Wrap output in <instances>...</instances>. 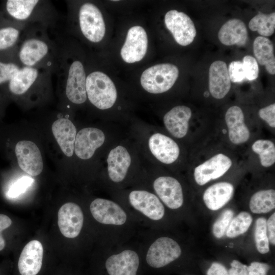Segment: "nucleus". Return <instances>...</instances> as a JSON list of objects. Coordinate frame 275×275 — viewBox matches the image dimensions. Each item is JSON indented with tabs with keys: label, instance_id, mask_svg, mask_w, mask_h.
<instances>
[{
	"label": "nucleus",
	"instance_id": "obj_12",
	"mask_svg": "<svg viewBox=\"0 0 275 275\" xmlns=\"http://www.w3.org/2000/svg\"><path fill=\"white\" fill-rule=\"evenodd\" d=\"M181 249L178 243L172 238L162 237L156 239L150 246L146 261L151 267L160 268L178 258Z\"/></svg>",
	"mask_w": 275,
	"mask_h": 275
},
{
	"label": "nucleus",
	"instance_id": "obj_42",
	"mask_svg": "<svg viewBox=\"0 0 275 275\" xmlns=\"http://www.w3.org/2000/svg\"><path fill=\"white\" fill-rule=\"evenodd\" d=\"M230 265L228 271L229 275H248L247 265L236 260H233Z\"/></svg>",
	"mask_w": 275,
	"mask_h": 275
},
{
	"label": "nucleus",
	"instance_id": "obj_1",
	"mask_svg": "<svg viewBox=\"0 0 275 275\" xmlns=\"http://www.w3.org/2000/svg\"><path fill=\"white\" fill-rule=\"evenodd\" d=\"M58 46L57 67L54 74L57 84L67 100L74 104H81L87 99V74L83 63L75 57L69 37L63 28L50 31Z\"/></svg>",
	"mask_w": 275,
	"mask_h": 275
},
{
	"label": "nucleus",
	"instance_id": "obj_46",
	"mask_svg": "<svg viewBox=\"0 0 275 275\" xmlns=\"http://www.w3.org/2000/svg\"><path fill=\"white\" fill-rule=\"evenodd\" d=\"M5 246V241L2 233H0V251L4 249Z\"/></svg>",
	"mask_w": 275,
	"mask_h": 275
},
{
	"label": "nucleus",
	"instance_id": "obj_15",
	"mask_svg": "<svg viewBox=\"0 0 275 275\" xmlns=\"http://www.w3.org/2000/svg\"><path fill=\"white\" fill-rule=\"evenodd\" d=\"M193 113L190 107L177 105L168 111L163 116V122L167 131L177 139L185 138L188 135Z\"/></svg>",
	"mask_w": 275,
	"mask_h": 275
},
{
	"label": "nucleus",
	"instance_id": "obj_22",
	"mask_svg": "<svg viewBox=\"0 0 275 275\" xmlns=\"http://www.w3.org/2000/svg\"><path fill=\"white\" fill-rule=\"evenodd\" d=\"M231 87L226 63L220 60L211 63L209 69V94L216 99H222L228 94Z\"/></svg>",
	"mask_w": 275,
	"mask_h": 275
},
{
	"label": "nucleus",
	"instance_id": "obj_18",
	"mask_svg": "<svg viewBox=\"0 0 275 275\" xmlns=\"http://www.w3.org/2000/svg\"><path fill=\"white\" fill-rule=\"evenodd\" d=\"M105 140V134L101 129L95 127L82 128L76 133L74 152L78 158L89 159L104 144Z\"/></svg>",
	"mask_w": 275,
	"mask_h": 275
},
{
	"label": "nucleus",
	"instance_id": "obj_40",
	"mask_svg": "<svg viewBox=\"0 0 275 275\" xmlns=\"http://www.w3.org/2000/svg\"><path fill=\"white\" fill-rule=\"evenodd\" d=\"M260 118L272 129L275 128V103H273L260 108L258 112Z\"/></svg>",
	"mask_w": 275,
	"mask_h": 275
},
{
	"label": "nucleus",
	"instance_id": "obj_23",
	"mask_svg": "<svg viewBox=\"0 0 275 275\" xmlns=\"http://www.w3.org/2000/svg\"><path fill=\"white\" fill-rule=\"evenodd\" d=\"M106 162L109 178L118 183L125 179L131 165V157L124 146L118 145L109 152Z\"/></svg>",
	"mask_w": 275,
	"mask_h": 275
},
{
	"label": "nucleus",
	"instance_id": "obj_3",
	"mask_svg": "<svg viewBox=\"0 0 275 275\" xmlns=\"http://www.w3.org/2000/svg\"><path fill=\"white\" fill-rule=\"evenodd\" d=\"M3 14L14 21L39 23L49 30L61 28L64 20L48 0H8L5 3Z\"/></svg>",
	"mask_w": 275,
	"mask_h": 275
},
{
	"label": "nucleus",
	"instance_id": "obj_41",
	"mask_svg": "<svg viewBox=\"0 0 275 275\" xmlns=\"http://www.w3.org/2000/svg\"><path fill=\"white\" fill-rule=\"evenodd\" d=\"M269 269L268 264L253 262L248 267V275H266Z\"/></svg>",
	"mask_w": 275,
	"mask_h": 275
},
{
	"label": "nucleus",
	"instance_id": "obj_13",
	"mask_svg": "<svg viewBox=\"0 0 275 275\" xmlns=\"http://www.w3.org/2000/svg\"><path fill=\"white\" fill-rule=\"evenodd\" d=\"M148 47V37L143 28L136 25L130 28L121 49V56L127 63L141 61L145 56Z\"/></svg>",
	"mask_w": 275,
	"mask_h": 275
},
{
	"label": "nucleus",
	"instance_id": "obj_25",
	"mask_svg": "<svg viewBox=\"0 0 275 275\" xmlns=\"http://www.w3.org/2000/svg\"><path fill=\"white\" fill-rule=\"evenodd\" d=\"M52 133L63 153L68 157L73 155L76 135V129L69 119L60 118L51 126Z\"/></svg>",
	"mask_w": 275,
	"mask_h": 275
},
{
	"label": "nucleus",
	"instance_id": "obj_29",
	"mask_svg": "<svg viewBox=\"0 0 275 275\" xmlns=\"http://www.w3.org/2000/svg\"><path fill=\"white\" fill-rule=\"evenodd\" d=\"M253 52L257 62L265 66L268 73L274 75L275 57L273 45L270 40L262 36L256 37L253 42Z\"/></svg>",
	"mask_w": 275,
	"mask_h": 275
},
{
	"label": "nucleus",
	"instance_id": "obj_31",
	"mask_svg": "<svg viewBox=\"0 0 275 275\" xmlns=\"http://www.w3.org/2000/svg\"><path fill=\"white\" fill-rule=\"evenodd\" d=\"M251 211L256 214L267 213L275 207L274 189L260 190L255 193L249 202Z\"/></svg>",
	"mask_w": 275,
	"mask_h": 275
},
{
	"label": "nucleus",
	"instance_id": "obj_37",
	"mask_svg": "<svg viewBox=\"0 0 275 275\" xmlns=\"http://www.w3.org/2000/svg\"><path fill=\"white\" fill-rule=\"evenodd\" d=\"M34 179L28 176H23L13 183L9 188L7 195L10 198H16L30 186L34 182Z\"/></svg>",
	"mask_w": 275,
	"mask_h": 275
},
{
	"label": "nucleus",
	"instance_id": "obj_5",
	"mask_svg": "<svg viewBox=\"0 0 275 275\" xmlns=\"http://www.w3.org/2000/svg\"><path fill=\"white\" fill-rule=\"evenodd\" d=\"M67 17L76 19L80 34L89 42H101L105 33V24L102 14L92 2H84L74 9L68 4Z\"/></svg>",
	"mask_w": 275,
	"mask_h": 275
},
{
	"label": "nucleus",
	"instance_id": "obj_14",
	"mask_svg": "<svg viewBox=\"0 0 275 275\" xmlns=\"http://www.w3.org/2000/svg\"><path fill=\"white\" fill-rule=\"evenodd\" d=\"M15 151L18 165L25 173L36 176L42 172V157L36 144L30 141H19L16 145Z\"/></svg>",
	"mask_w": 275,
	"mask_h": 275
},
{
	"label": "nucleus",
	"instance_id": "obj_35",
	"mask_svg": "<svg viewBox=\"0 0 275 275\" xmlns=\"http://www.w3.org/2000/svg\"><path fill=\"white\" fill-rule=\"evenodd\" d=\"M21 66L17 60L13 49L10 60H0V85H7Z\"/></svg>",
	"mask_w": 275,
	"mask_h": 275
},
{
	"label": "nucleus",
	"instance_id": "obj_17",
	"mask_svg": "<svg viewBox=\"0 0 275 275\" xmlns=\"http://www.w3.org/2000/svg\"><path fill=\"white\" fill-rule=\"evenodd\" d=\"M153 188L159 198L169 208L176 209L182 205V187L175 178L169 176L158 177L153 182Z\"/></svg>",
	"mask_w": 275,
	"mask_h": 275
},
{
	"label": "nucleus",
	"instance_id": "obj_6",
	"mask_svg": "<svg viewBox=\"0 0 275 275\" xmlns=\"http://www.w3.org/2000/svg\"><path fill=\"white\" fill-rule=\"evenodd\" d=\"M52 75L44 69L21 66L7 84L8 88L12 95L22 97L33 91L48 90Z\"/></svg>",
	"mask_w": 275,
	"mask_h": 275
},
{
	"label": "nucleus",
	"instance_id": "obj_39",
	"mask_svg": "<svg viewBox=\"0 0 275 275\" xmlns=\"http://www.w3.org/2000/svg\"><path fill=\"white\" fill-rule=\"evenodd\" d=\"M228 70L230 79L233 82H240L245 78L243 64L240 61L231 62Z\"/></svg>",
	"mask_w": 275,
	"mask_h": 275
},
{
	"label": "nucleus",
	"instance_id": "obj_32",
	"mask_svg": "<svg viewBox=\"0 0 275 275\" xmlns=\"http://www.w3.org/2000/svg\"><path fill=\"white\" fill-rule=\"evenodd\" d=\"M249 29L257 32L262 37H269L274 32L275 13L269 14L259 13L253 17L249 23Z\"/></svg>",
	"mask_w": 275,
	"mask_h": 275
},
{
	"label": "nucleus",
	"instance_id": "obj_20",
	"mask_svg": "<svg viewBox=\"0 0 275 275\" xmlns=\"http://www.w3.org/2000/svg\"><path fill=\"white\" fill-rule=\"evenodd\" d=\"M130 204L135 209L153 220H159L164 214V208L159 198L146 190H135L129 195Z\"/></svg>",
	"mask_w": 275,
	"mask_h": 275
},
{
	"label": "nucleus",
	"instance_id": "obj_45",
	"mask_svg": "<svg viewBox=\"0 0 275 275\" xmlns=\"http://www.w3.org/2000/svg\"><path fill=\"white\" fill-rule=\"evenodd\" d=\"M12 224L11 218L4 214H0V233Z\"/></svg>",
	"mask_w": 275,
	"mask_h": 275
},
{
	"label": "nucleus",
	"instance_id": "obj_28",
	"mask_svg": "<svg viewBox=\"0 0 275 275\" xmlns=\"http://www.w3.org/2000/svg\"><path fill=\"white\" fill-rule=\"evenodd\" d=\"M27 24L14 21L0 14V51L15 48Z\"/></svg>",
	"mask_w": 275,
	"mask_h": 275
},
{
	"label": "nucleus",
	"instance_id": "obj_11",
	"mask_svg": "<svg viewBox=\"0 0 275 275\" xmlns=\"http://www.w3.org/2000/svg\"><path fill=\"white\" fill-rule=\"evenodd\" d=\"M152 155L156 160L167 166L175 164L180 159L181 150L179 145L173 138L160 133L151 135L148 142Z\"/></svg>",
	"mask_w": 275,
	"mask_h": 275
},
{
	"label": "nucleus",
	"instance_id": "obj_2",
	"mask_svg": "<svg viewBox=\"0 0 275 275\" xmlns=\"http://www.w3.org/2000/svg\"><path fill=\"white\" fill-rule=\"evenodd\" d=\"M22 66L42 68L54 74L57 62V44L46 26L29 23L14 49Z\"/></svg>",
	"mask_w": 275,
	"mask_h": 275
},
{
	"label": "nucleus",
	"instance_id": "obj_27",
	"mask_svg": "<svg viewBox=\"0 0 275 275\" xmlns=\"http://www.w3.org/2000/svg\"><path fill=\"white\" fill-rule=\"evenodd\" d=\"M218 38L224 45L243 46L248 41V30L241 20L231 19L222 26L218 33Z\"/></svg>",
	"mask_w": 275,
	"mask_h": 275
},
{
	"label": "nucleus",
	"instance_id": "obj_19",
	"mask_svg": "<svg viewBox=\"0 0 275 275\" xmlns=\"http://www.w3.org/2000/svg\"><path fill=\"white\" fill-rule=\"evenodd\" d=\"M90 209L93 217L101 224L122 225L126 221L125 212L111 200L96 199L91 203Z\"/></svg>",
	"mask_w": 275,
	"mask_h": 275
},
{
	"label": "nucleus",
	"instance_id": "obj_44",
	"mask_svg": "<svg viewBox=\"0 0 275 275\" xmlns=\"http://www.w3.org/2000/svg\"><path fill=\"white\" fill-rule=\"evenodd\" d=\"M207 275H229V274L223 265L218 262H213L208 268Z\"/></svg>",
	"mask_w": 275,
	"mask_h": 275
},
{
	"label": "nucleus",
	"instance_id": "obj_9",
	"mask_svg": "<svg viewBox=\"0 0 275 275\" xmlns=\"http://www.w3.org/2000/svg\"><path fill=\"white\" fill-rule=\"evenodd\" d=\"M164 23L179 45L187 46L193 42L197 34L196 27L185 13L176 10H170L165 15Z\"/></svg>",
	"mask_w": 275,
	"mask_h": 275
},
{
	"label": "nucleus",
	"instance_id": "obj_7",
	"mask_svg": "<svg viewBox=\"0 0 275 275\" xmlns=\"http://www.w3.org/2000/svg\"><path fill=\"white\" fill-rule=\"evenodd\" d=\"M86 87L87 98L98 109H108L117 100V91L115 84L101 71H94L87 75Z\"/></svg>",
	"mask_w": 275,
	"mask_h": 275
},
{
	"label": "nucleus",
	"instance_id": "obj_4",
	"mask_svg": "<svg viewBox=\"0 0 275 275\" xmlns=\"http://www.w3.org/2000/svg\"><path fill=\"white\" fill-rule=\"evenodd\" d=\"M236 163L232 153L218 149L206 155L194 163L193 173L196 183L203 186L227 173Z\"/></svg>",
	"mask_w": 275,
	"mask_h": 275
},
{
	"label": "nucleus",
	"instance_id": "obj_8",
	"mask_svg": "<svg viewBox=\"0 0 275 275\" xmlns=\"http://www.w3.org/2000/svg\"><path fill=\"white\" fill-rule=\"evenodd\" d=\"M179 75L175 65L160 64L146 69L141 76L142 87L148 92L160 94L169 91L174 85Z\"/></svg>",
	"mask_w": 275,
	"mask_h": 275
},
{
	"label": "nucleus",
	"instance_id": "obj_24",
	"mask_svg": "<svg viewBox=\"0 0 275 275\" xmlns=\"http://www.w3.org/2000/svg\"><path fill=\"white\" fill-rule=\"evenodd\" d=\"M138 254L131 250H125L110 256L105 267L109 275H136L139 265Z\"/></svg>",
	"mask_w": 275,
	"mask_h": 275
},
{
	"label": "nucleus",
	"instance_id": "obj_26",
	"mask_svg": "<svg viewBox=\"0 0 275 275\" xmlns=\"http://www.w3.org/2000/svg\"><path fill=\"white\" fill-rule=\"evenodd\" d=\"M234 190V186L231 183L218 182L206 188L203 195V200L209 209L217 210L231 199Z\"/></svg>",
	"mask_w": 275,
	"mask_h": 275
},
{
	"label": "nucleus",
	"instance_id": "obj_30",
	"mask_svg": "<svg viewBox=\"0 0 275 275\" xmlns=\"http://www.w3.org/2000/svg\"><path fill=\"white\" fill-rule=\"evenodd\" d=\"M252 152L257 155L260 164L264 168H269L275 163V144L269 139H258L251 145Z\"/></svg>",
	"mask_w": 275,
	"mask_h": 275
},
{
	"label": "nucleus",
	"instance_id": "obj_43",
	"mask_svg": "<svg viewBox=\"0 0 275 275\" xmlns=\"http://www.w3.org/2000/svg\"><path fill=\"white\" fill-rule=\"evenodd\" d=\"M267 234L269 241L272 245L275 244V213L266 221Z\"/></svg>",
	"mask_w": 275,
	"mask_h": 275
},
{
	"label": "nucleus",
	"instance_id": "obj_10",
	"mask_svg": "<svg viewBox=\"0 0 275 275\" xmlns=\"http://www.w3.org/2000/svg\"><path fill=\"white\" fill-rule=\"evenodd\" d=\"M224 119L228 139L232 145L242 146L250 141L251 132L240 107L233 105L229 107Z\"/></svg>",
	"mask_w": 275,
	"mask_h": 275
},
{
	"label": "nucleus",
	"instance_id": "obj_21",
	"mask_svg": "<svg viewBox=\"0 0 275 275\" xmlns=\"http://www.w3.org/2000/svg\"><path fill=\"white\" fill-rule=\"evenodd\" d=\"M43 256L41 243L37 240L28 242L23 249L18 262L21 275H37L40 271Z\"/></svg>",
	"mask_w": 275,
	"mask_h": 275
},
{
	"label": "nucleus",
	"instance_id": "obj_33",
	"mask_svg": "<svg viewBox=\"0 0 275 275\" xmlns=\"http://www.w3.org/2000/svg\"><path fill=\"white\" fill-rule=\"evenodd\" d=\"M253 221L251 215L245 211L232 218L226 232L227 237L233 238L246 232Z\"/></svg>",
	"mask_w": 275,
	"mask_h": 275
},
{
	"label": "nucleus",
	"instance_id": "obj_36",
	"mask_svg": "<svg viewBox=\"0 0 275 275\" xmlns=\"http://www.w3.org/2000/svg\"><path fill=\"white\" fill-rule=\"evenodd\" d=\"M233 211L230 209L223 211L212 226V233L217 238H222L233 217Z\"/></svg>",
	"mask_w": 275,
	"mask_h": 275
},
{
	"label": "nucleus",
	"instance_id": "obj_16",
	"mask_svg": "<svg viewBox=\"0 0 275 275\" xmlns=\"http://www.w3.org/2000/svg\"><path fill=\"white\" fill-rule=\"evenodd\" d=\"M58 216V226L63 236L73 238L79 235L83 226L84 215L77 204L65 203L60 208Z\"/></svg>",
	"mask_w": 275,
	"mask_h": 275
},
{
	"label": "nucleus",
	"instance_id": "obj_34",
	"mask_svg": "<svg viewBox=\"0 0 275 275\" xmlns=\"http://www.w3.org/2000/svg\"><path fill=\"white\" fill-rule=\"evenodd\" d=\"M254 238L256 248L260 253L265 254L269 252L265 218L259 217L256 221Z\"/></svg>",
	"mask_w": 275,
	"mask_h": 275
},
{
	"label": "nucleus",
	"instance_id": "obj_38",
	"mask_svg": "<svg viewBox=\"0 0 275 275\" xmlns=\"http://www.w3.org/2000/svg\"><path fill=\"white\" fill-rule=\"evenodd\" d=\"M242 62L245 78L249 80H253L257 78L259 67L255 58L251 56L247 55L243 58Z\"/></svg>",
	"mask_w": 275,
	"mask_h": 275
}]
</instances>
